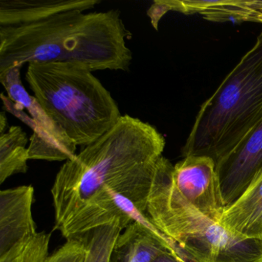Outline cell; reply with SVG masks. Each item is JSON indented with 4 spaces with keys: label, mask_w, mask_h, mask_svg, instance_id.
<instances>
[{
    "label": "cell",
    "mask_w": 262,
    "mask_h": 262,
    "mask_svg": "<svg viewBox=\"0 0 262 262\" xmlns=\"http://www.w3.org/2000/svg\"><path fill=\"white\" fill-rule=\"evenodd\" d=\"M165 139L156 127L125 115L102 137L67 161L56 174L51 193L55 229L59 231L90 201L116 191L146 212L156 165Z\"/></svg>",
    "instance_id": "6da1fadb"
},
{
    "label": "cell",
    "mask_w": 262,
    "mask_h": 262,
    "mask_svg": "<svg viewBox=\"0 0 262 262\" xmlns=\"http://www.w3.org/2000/svg\"><path fill=\"white\" fill-rule=\"evenodd\" d=\"M119 10H79L16 27H0V75L31 62H75L92 71H128L133 60Z\"/></svg>",
    "instance_id": "7a4b0ae2"
},
{
    "label": "cell",
    "mask_w": 262,
    "mask_h": 262,
    "mask_svg": "<svg viewBox=\"0 0 262 262\" xmlns=\"http://www.w3.org/2000/svg\"><path fill=\"white\" fill-rule=\"evenodd\" d=\"M26 80L46 113L77 146L102 137L122 116L110 92L85 64L31 62Z\"/></svg>",
    "instance_id": "3957f363"
},
{
    "label": "cell",
    "mask_w": 262,
    "mask_h": 262,
    "mask_svg": "<svg viewBox=\"0 0 262 262\" xmlns=\"http://www.w3.org/2000/svg\"><path fill=\"white\" fill-rule=\"evenodd\" d=\"M261 120L262 30L252 48L202 104L182 156H208L217 163Z\"/></svg>",
    "instance_id": "277c9868"
},
{
    "label": "cell",
    "mask_w": 262,
    "mask_h": 262,
    "mask_svg": "<svg viewBox=\"0 0 262 262\" xmlns=\"http://www.w3.org/2000/svg\"><path fill=\"white\" fill-rule=\"evenodd\" d=\"M174 165L162 156L147 203L150 222L176 242L192 262H262V242L224 228L190 204L171 182Z\"/></svg>",
    "instance_id": "5b68a950"
},
{
    "label": "cell",
    "mask_w": 262,
    "mask_h": 262,
    "mask_svg": "<svg viewBox=\"0 0 262 262\" xmlns=\"http://www.w3.org/2000/svg\"><path fill=\"white\" fill-rule=\"evenodd\" d=\"M16 66L0 75V82L7 93L1 99L9 112L33 128L28 147L29 160H70L76 156L77 145L50 119L34 96H30L23 85L21 69Z\"/></svg>",
    "instance_id": "8992f818"
},
{
    "label": "cell",
    "mask_w": 262,
    "mask_h": 262,
    "mask_svg": "<svg viewBox=\"0 0 262 262\" xmlns=\"http://www.w3.org/2000/svg\"><path fill=\"white\" fill-rule=\"evenodd\" d=\"M171 182L177 191L201 212L219 222L225 211L216 163L211 158L188 156L173 166Z\"/></svg>",
    "instance_id": "52a82bcc"
},
{
    "label": "cell",
    "mask_w": 262,
    "mask_h": 262,
    "mask_svg": "<svg viewBox=\"0 0 262 262\" xmlns=\"http://www.w3.org/2000/svg\"><path fill=\"white\" fill-rule=\"evenodd\" d=\"M262 169V120L216 163L225 207L235 202Z\"/></svg>",
    "instance_id": "ba28073f"
},
{
    "label": "cell",
    "mask_w": 262,
    "mask_h": 262,
    "mask_svg": "<svg viewBox=\"0 0 262 262\" xmlns=\"http://www.w3.org/2000/svg\"><path fill=\"white\" fill-rule=\"evenodd\" d=\"M33 202L34 188L32 185L0 192V255L37 233L32 211Z\"/></svg>",
    "instance_id": "9c48e42d"
},
{
    "label": "cell",
    "mask_w": 262,
    "mask_h": 262,
    "mask_svg": "<svg viewBox=\"0 0 262 262\" xmlns=\"http://www.w3.org/2000/svg\"><path fill=\"white\" fill-rule=\"evenodd\" d=\"M166 251H171L185 261L192 262L186 253L162 231L135 222L125 228L116 240L111 262H152Z\"/></svg>",
    "instance_id": "30bf717a"
},
{
    "label": "cell",
    "mask_w": 262,
    "mask_h": 262,
    "mask_svg": "<svg viewBox=\"0 0 262 262\" xmlns=\"http://www.w3.org/2000/svg\"><path fill=\"white\" fill-rule=\"evenodd\" d=\"M100 3V0H1L0 27L34 24L66 12H84Z\"/></svg>",
    "instance_id": "8fae6325"
},
{
    "label": "cell",
    "mask_w": 262,
    "mask_h": 262,
    "mask_svg": "<svg viewBox=\"0 0 262 262\" xmlns=\"http://www.w3.org/2000/svg\"><path fill=\"white\" fill-rule=\"evenodd\" d=\"M219 224L234 234L262 242V169L242 195L225 208Z\"/></svg>",
    "instance_id": "7c38bea8"
},
{
    "label": "cell",
    "mask_w": 262,
    "mask_h": 262,
    "mask_svg": "<svg viewBox=\"0 0 262 262\" xmlns=\"http://www.w3.org/2000/svg\"><path fill=\"white\" fill-rule=\"evenodd\" d=\"M156 13L162 17L172 10L184 14L199 13L211 22H226L231 19L237 23L250 22L251 13L247 1H156Z\"/></svg>",
    "instance_id": "4fadbf2b"
},
{
    "label": "cell",
    "mask_w": 262,
    "mask_h": 262,
    "mask_svg": "<svg viewBox=\"0 0 262 262\" xmlns=\"http://www.w3.org/2000/svg\"><path fill=\"white\" fill-rule=\"evenodd\" d=\"M27 133L19 126H11L0 134V184L13 174L27 172Z\"/></svg>",
    "instance_id": "5bb4252c"
},
{
    "label": "cell",
    "mask_w": 262,
    "mask_h": 262,
    "mask_svg": "<svg viewBox=\"0 0 262 262\" xmlns=\"http://www.w3.org/2000/svg\"><path fill=\"white\" fill-rule=\"evenodd\" d=\"M122 230L119 223L113 222L77 236L80 237L85 244L83 262H111L115 244Z\"/></svg>",
    "instance_id": "9a60e30c"
},
{
    "label": "cell",
    "mask_w": 262,
    "mask_h": 262,
    "mask_svg": "<svg viewBox=\"0 0 262 262\" xmlns=\"http://www.w3.org/2000/svg\"><path fill=\"white\" fill-rule=\"evenodd\" d=\"M50 234L37 232L0 255V262H44L50 255Z\"/></svg>",
    "instance_id": "2e32d148"
},
{
    "label": "cell",
    "mask_w": 262,
    "mask_h": 262,
    "mask_svg": "<svg viewBox=\"0 0 262 262\" xmlns=\"http://www.w3.org/2000/svg\"><path fill=\"white\" fill-rule=\"evenodd\" d=\"M85 244L80 237H72L62 247L48 256L44 262H83Z\"/></svg>",
    "instance_id": "e0dca14e"
},
{
    "label": "cell",
    "mask_w": 262,
    "mask_h": 262,
    "mask_svg": "<svg viewBox=\"0 0 262 262\" xmlns=\"http://www.w3.org/2000/svg\"><path fill=\"white\" fill-rule=\"evenodd\" d=\"M249 7L253 13V22L262 24V0H250Z\"/></svg>",
    "instance_id": "ac0fdd59"
},
{
    "label": "cell",
    "mask_w": 262,
    "mask_h": 262,
    "mask_svg": "<svg viewBox=\"0 0 262 262\" xmlns=\"http://www.w3.org/2000/svg\"><path fill=\"white\" fill-rule=\"evenodd\" d=\"M152 262H187L183 259L180 258L177 255L171 252V251H166L163 254L158 256Z\"/></svg>",
    "instance_id": "d6986e66"
},
{
    "label": "cell",
    "mask_w": 262,
    "mask_h": 262,
    "mask_svg": "<svg viewBox=\"0 0 262 262\" xmlns=\"http://www.w3.org/2000/svg\"><path fill=\"white\" fill-rule=\"evenodd\" d=\"M7 119L5 116V113L2 112L1 116H0V134L4 133V130L7 128Z\"/></svg>",
    "instance_id": "ffe728a7"
}]
</instances>
